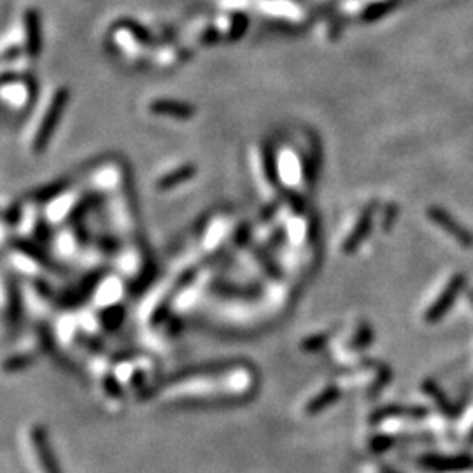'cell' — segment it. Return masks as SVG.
Wrapping results in <instances>:
<instances>
[{
    "mask_svg": "<svg viewBox=\"0 0 473 473\" xmlns=\"http://www.w3.org/2000/svg\"><path fill=\"white\" fill-rule=\"evenodd\" d=\"M67 100H69V92H67L65 88H60L58 92L53 95L51 104L48 105L46 116H44L43 121H41V127H39V130H37V135H36L37 149L44 147V144H46L48 139L51 137L53 130H55L56 123H58L60 116H62L63 109H65Z\"/></svg>",
    "mask_w": 473,
    "mask_h": 473,
    "instance_id": "1",
    "label": "cell"
},
{
    "mask_svg": "<svg viewBox=\"0 0 473 473\" xmlns=\"http://www.w3.org/2000/svg\"><path fill=\"white\" fill-rule=\"evenodd\" d=\"M149 111L158 116H170L176 119H189L195 116V107L186 102L177 100H154L149 104Z\"/></svg>",
    "mask_w": 473,
    "mask_h": 473,
    "instance_id": "2",
    "label": "cell"
},
{
    "mask_svg": "<svg viewBox=\"0 0 473 473\" xmlns=\"http://www.w3.org/2000/svg\"><path fill=\"white\" fill-rule=\"evenodd\" d=\"M39 14L36 9L25 11V43L26 53L32 58H36L41 51V28H39Z\"/></svg>",
    "mask_w": 473,
    "mask_h": 473,
    "instance_id": "3",
    "label": "cell"
},
{
    "mask_svg": "<svg viewBox=\"0 0 473 473\" xmlns=\"http://www.w3.org/2000/svg\"><path fill=\"white\" fill-rule=\"evenodd\" d=\"M402 4V0H378V2L370 4L361 14V20L366 23H373V21L382 20L384 16H388L391 11H395L396 7Z\"/></svg>",
    "mask_w": 473,
    "mask_h": 473,
    "instance_id": "4",
    "label": "cell"
}]
</instances>
